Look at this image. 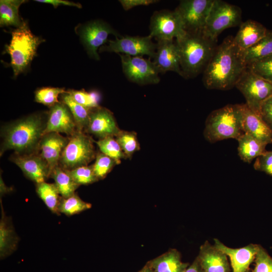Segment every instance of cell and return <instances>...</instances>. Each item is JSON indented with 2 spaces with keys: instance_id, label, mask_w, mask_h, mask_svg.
I'll return each instance as SVG.
<instances>
[{
  "instance_id": "26",
  "label": "cell",
  "mask_w": 272,
  "mask_h": 272,
  "mask_svg": "<svg viewBox=\"0 0 272 272\" xmlns=\"http://www.w3.org/2000/svg\"><path fill=\"white\" fill-rule=\"evenodd\" d=\"M272 55V31L267 30L266 35L257 43L242 53L246 67L249 64Z\"/></svg>"
},
{
  "instance_id": "39",
  "label": "cell",
  "mask_w": 272,
  "mask_h": 272,
  "mask_svg": "<svg viewBox=\"0 0 272 272\" xmlns=\"http://www.w3.org/2000/svg\"><path fill=\"white\" fill-rule=\"evenodd\" d=\"M254 262V267L251 272H272V257L260 245Z\"/></svg>"
},
{
  "instance_id": "9",
  "label": "cell",
  "mask_w": 272,
  "mask_h": 272,
  "mask_svg": "<svg viewBox=\"0 0 272 272\" xmlns=\"http://www.w3.org/2000/svg\"><path fill=\"white\" fill-rule=\"evenodd\" d=\"M76 31L88 55L97 60L100 59L97 50L108 41L109 35L112 34L115 37L122 36L109 24L101 20L79 25Z\"/></svg>"
},
{
  "instance_id": "41",
  "label": "cell",
  "mask_w": 272,
  "mask_h": 272,
  "mask_svg": "<svg viewBox=\"0 0 272 272\" xmlns=\"http://www.w3.org/2000/svg\"><path fill=\"white\" fill-rule=\"evenodd\" d=\"M259 116L272 130V96L262 103Z\"/></svg>"
},
{
  "instance_id": "42",
  "label": "cell",
  "mask_w": 272,
  "mask_h": 272,
  "mask_svg": "<svg viewBox=\"0 0 272 272\" xmlns=\"http://www.w3.org/2000/svg\"><path fill=\"white\" fill-rule=\"evenodd\" d=\"M123 9L128 11L134 7L140 6H148L159 2L156 0H120L119 1Z\"/></svg>"
},
{
  "instance_id": "28",
  "label": "cell",
  "mask_w": 272,
  "mask_h": 272,
  "mask_svg": "<svg viewBox=\"0 0 272 272\" xmlns=\"http://www.w3.org/2000/svg\"><path fill=\"white\" fill-rule=\"evenodd\" d=\"M60 97L61 102L66 105L71 111L78 130L85 132L89 124L92 108L83 106L75 102L67 91L61 94Z\"/></svg>"
},
{
  "instance_id": "40",
  "label": "cell",
  "mask_w": 272,
  "mask_h": 272,
  "mask_svg": "<svg viewBox=\"0 0 272 272\" xmlns=\"http://www.w3.org/2000/svg\"><path fill=\"white\" fill-rule=\"evenodd\" d=\"M253 167L257 171L272 176V150L266 151L256 159Z\"/></svg>"
},
{
  "instance_id": "6",
  "label": "cell",
  "mask_w": 272,
  "mask_h": 272,
  "mask_svg": "<svg viewBox=\"0 0 272 272\" xmlns=\"http://www.w3.org/2000/svg\"><path fill=\"white\" fill-rule=\"evenodd\" d=\"M63 149L59 162V166L64 170L88 165L95 159L94 142L91 137L85 132L77 130L71 137Z\"/></svg>"
},
{
  "instance_id": "15",
  "label": "cell",
  "mask_w": 272,
  "mask_h": 272,
  "mask_svg": "<svg viewBox=\"0 0 272 272\" xmlns=\"http://www.w3.org/2000/svg\"><path fill=\"white\" fill-rule=\"evenodd\" d=\"M120 131L111 111L100 106L91 109L85 133L93 134L101 139L109 137H115Z\"/></svg>"
},
{
  "instance_id": "36",
  "label": "cell",
  "mask_w": 272,
  "mask_h": 272,
  "mask_svg": "<svg viewBox=\"0 0 272 272\" xmlns=\"http://www.w3.org/2000/svg\"><path fill=\"white\" fill-rule=\"evenodd\" d=\"M65 171L79 186L92 184L99 180L94 174L92 165L82 166Z\"/></svg>"
},
{
  "instance_id": "34",
  "label": "cell",
  "mask_w": 272,
  "mask_h": 272,
  "mask_svg": "<svg viewBox=\"0 0 272 272\" xmlns=\"http://www.w3.org/2000/svg\"><path fill=\"white\" fill-rule=\"evenodd\" d=\"M66 92L64 88L42 87L35 92V101L50 108L60 102L59 96Z\"/></svg>"
},
{
  "instance_id": "35",
  "label": "cell",
  "mask_w": 272,
  "mask_h": 272,
  "mask_svg": "<svg viewBox=\"0 0 272 272\" xmlns=\"http://www.w3.org/2000/svg\"><path fill=\"white\" fill-rule=\"evenodd\" d=\"M67 92L75 102L83 106L93 108L99 106L100 97L98 92H88L84 90H69Z\"/></svg>"
},
{
  "instance_id": "38",
  "label": "cell",
  "mask_w": 272,
  "mask_h": 272,
  "mask_svg": "<svg viewBox=\"0 0 272 272\" xmlns=\"http://www.w3.org/2000/svg\"><path fill=\"white\" fill-rule=\"evenodd\" d=\"M253 74L272 84V55L246 66Z\"/></svg>"
},
{
  "instance_id": "10",
  "label": "cell",
  "mask_w": 272,
  "mask_h": 272,
  "mask_svg": "<svg viewBox=\"0 0 272 272\" xmlns=\"http://www.w3.org/2000/svg\"><path fill=\"white\" fill-rule=\"evenodd\" d=\"M152 38L147 36H130L126 35L115 37V40H108V45H104L99 49V52H110L131 56L148 55L154 58L157 49V43Z\"/></svg>"
},
{
  "instance_id": "27",
  "label": "cell",
  "mask_w": 272,
  "mask_h": 272,
  "mask_svg": "<svg viewBox=\"0 0 272 272\" xmlns=\"http://www.w3.org/2000/svg\"><path fill=\"white\" fill-rule=\"evenodd\" d=\"M25 0L0 1V26L1 27H20L23 23L19 14L20 6L26 3Z\"/></svg>"
},
{
  "instance_id": "43",
  "label": "cell",
  "mask_w": 272,
  "mask_h": 272,
  "mask_svg": "<svg viewBox=\"0 0 272 272\" xmlns=\"http://www.w3.org/2000/svg\"><path fill=\"white\" fill-rule=\"evenodd\" d=\"M39 3H45L52 5L54 8L60 5L75 7L78 8H82V5L79 3H76L64 0H35Z\"/></svg>"
},
{
  "instance_id": "1",
  "label": "cell",
  "mask_w": 272,
  "mask_h": 272,
  "mask_svg": "<svg viewBox=\"0 0 272 272\" xmlns=\"http://www.w3.org/2000/svg\"><path fill=\"white\" fill-rule=\"evenodd\" d=\"M233 38L226 37L216 47L203 71V83L208 89L228 90L235 87L246 68Z\"/></svg>"
},
{
  "instance_id": "24",
  "label": "cell",
  "mask_w": 272,
  "mask_h": 272,
  "mask_svg": "<svg viewBox=\"0 0 272 272\" xmlns=\"http://www.w3.org/2000/svg\"><path fill=\"white\" fill-rule=\"evenodd\" d=\"M148 263L153 272H184L189 266L188 263L182 261L180 253L173 249Z\"/></svg>"
},
{
  "instance_id": "20",
  "label": "cell",
  "mask_w": 272,
  "mask_h": 272,
  "mask_svg": "<svg viewBox=\"0 0 272 272\" xmlns=\"http://www.w3.org/2000/svg\"><path fill=\"white\" fill-rule=\"evenodd\" d=\"M203 272H230L228 256L206 241L200 247L197 257Z\"/></svg>"
},
{
  "instance_id": "37",
  "label": "cell",
  "mask_w": 272,
  "mask_h": 272,
  "mask_svg": "<svg viewBox=\"0 0 272 272\" xmlns=\"http://www.w3.org/2000/svg\"><path fill=\"white\" fill-rule=\"evenodd\" d=\"M95 159V163L92 165L94 174L98 180L104 179L117 165L114 159L100 152L97 153Z\"/></svg>"
},
{
  "instance_id": "7",
  "label": "cell",
  "mask_w": 272,
  "mask_h": 272,
  "mask_svg": "<svg viewBox=\"0 0 272 272\" xmlns=\"http://www.w3.org/2000/svg\"><path fill=\"white\" fill-rule=\"evenodd\" d=\"M241 9L222 0H214L208 15L203 34L214 42L227 28L240 25Z\"/></svg>"
},
{
  "instance_id": "13",
  "label": "cell",
  "mask_w": 272,
  "mask_h": 272,
  "mask_svg": "<svg viewBox=\"0 0 272 272\" xmlns=\"http://www.w3.org/2000/svg\"><path fill=\"white\" fill-rule=\"evenodd\" d=\"M118 54L121 59L123 73L128 80L140 85L159 83V71L150 58Z\"/></svg>"
},
{
  "instance_id": "12",
  "label": "cell",
  "mask_w": 272,
  "mask_h": 272,
  "mask_svg": "<svg viewBox=\"0 0 272 272\" xmlns=\"http://www.w3.org/2000/svg\"><path fill=\"white\" fill-rule=\"evenodd\" d=\"M214 0H182L175 10L187 33H201Z\"/></svg>"
},
{
  "instance_id": "30",
  "label": "cell",
  "mask_w": 272,
  "mask_h": 272,
  "mask_svg": "<svg viewBox=\"0 0 272 272\" xmlns=\"http://www.w3.org/2000/svg\"><path fill=\"white\" fill-rule=\"evenodd\" d=\"M50 177L54 180V184L63 198H67L74 194L79 187L67 172L59 165L52 170Z\"/></svg>"
},
{
  "instance_id": "2",
  "label": "cell",
  "mask_w": 272,
  "mask_h": 272,
  "mask_svg": "<svg viewBox=\"0 0 272 272\" xmlns=\"http://www.w3.org/2000/svg\"><path fill=\"white\" fill-rule=\"evenodd\" d=\"M46 121L42 114L34 113L4 126L2 131L1 156L10 150L18 154L37 152Z\"/></svg>"
},
{
  "instance_id": "8",
  "label": "cell",
  "mask_w": 272,
  "mask_h": 272,
  "mask_svg": "<svg viewBox=\"0 0 272 272\" xmlns=\"http://www.w3.org/2000/svg\"><path fill=\"white\" fill-rule=\"evenodd\" d=\"M235 87L245 99V104L259 115L262 103L272 96V84L262 79L246 68Z\"/></svg>"
},
{
  "instance_id": "25",
  "label": "cell",
  "mask_w": 272,
  "mask_h": 272,
  "mask_svg": "<svg viewBox=\"0 0 272 272\" xmlns=\"http://www.w3.org/2000/svg\"><path fill=\"white\" fill-rule=\"evenodd\" d=\"M237 141L238 154L245 162L250 163L266 151V145L248 133H243Z\"/></svg>"
},
{
  "instance_id": "33",
  "label": "cell",
  "mask_w": 272,
  "mask_h": 272,
  "mask_svg": "<svg viewBox=\"0 0 272 272\" xmlns=\"http://www.w3.org/2000/svg\"><path fill=\"white\" fill-rule=\"evenodd\" d=\"M115 139L126 158H131L133 154L140 149L135 132L121 130Z\"/></svg>"
},
{
  "instance_id": "21",
  "label": "cell",
  "mask_w": 272,
  "mask_h": 272,
  "mask_svg": "<svg viewBox=\"0 0 272 272\" xmlns=\"http://www.w3.org/2000/svg\"><path fill=\"white\" fill-rule=\"evenodd\" d=\"M267 30L261 23L248 20L241 24L233 42L242 53L260 41L266 34Z\"/></svg>"
},
{
  "instance_id": "44",
  "label": "cell",
  "mask_w": 272,
  "mask_h": 272,
  "mask_svg": "<svg viewBox=\"0 0 272 272\" xmlns=\"http://www.w3.org/2000/svg\"><path fill=\"white\" fill-rule=\"evenodd\" d=\"M184 272H203L196 257L192 263L189 265Z\"/></svg>"
},
{
  "instance_id": "29",
  "label": "cell",
  "mask_w": 272,
  "mask_h": 272,
  "mask_svg": "<svg viewBox=\"0 0 272 272\" xmlns=\"http://www.w3.org/2000/svg\"><path fill=\"white\" fill-rule=\"evenodd\" d=\"M36 191L39 197L52 213L60 214L59 205L62 197L54 183L45 181L36 184Z\"/></svg>"
},
{
  "instance_id": "47",
  "label": "cell",
  "mask_w": 272,
  "mask_h": 272,
  "mask_svg": "<svg viewBox=\"0 0 272 272\" xmlns=\"http://www.w3.org/2000/svg\"><path fill=\"white\" fill-rule=\"evenodd\" d=\"M248 272H249V271Z\"/></svg>"
},
{
  "instance_id": "11",
  "label": "cell",
  "mask_w": 272,
  "mask_h": 272,
  "mask_svg": "<svg viewBox=\"0 0 272 272\" xmlns=\"http://www.w3.org/2000/svg\"><path fill=\"white\" fill-rule=\"evenodd\" d=\"M185 33L181 19L175 10H163L153 13L149 35L157 41L177 39Z\"/></svg>"
},
{
  "instance_id": "31",
  "label": "cell",
  "mask_w": 272,
  "mask_h": 272,
  "mask_svg": "<svg viewBox=\"0 0 272 272\" xmlns=\"http://www.w3.org/2000/svg\"><path fill=\"white\" fill-rule=\"evenodd\" d=\"M91 203L83 200L77 193L67 197H61L59 205V212L67 216L78 214L90 209Z\"/></svg>"
},
{
  "instance_id": "32",
  "label": "cell",
  "mask_w": 272,
  "mask_h": 272,
  "mask_svg": "<svg viewBox=\"0 0 272 272\" xmlns=\"http://www.w3.org/2000/svg\"><path fill=\"white\" fill-rule=\"evenodd\" d=\"M100 152L114 159L119 164L122 159H127L119 144L113 137H109L95 142Z\"/></svg>"
},
{
  "instance_id": "22",
  "label": "cell",
  "mask_w": 272,
  "mask_h": 272,
  "mask_svg": "<svg viewBox=\"0 0 272 272\" xmlns=\"http://www.w3.org/2000/svg\"><path fill=\"white\" fill-rule=\"evenodd\" d=\"M243 131L265 145L272 144V130L261 117L244 104Z\"/></svg>"
},
{
  "instance_id": "4",
  "label": "cell",
  "mask_w": 272,
  "mask_h": 272,
  "mask_svg": "<svg viewBox=\"0 0 272 272\" xmlns=\"http://www.w3.org/2000/svg\"><path fill=\"white\" fill-rule=\"evenodd\" d=\"M244 104H228L211 112L207 117L203 135L211 143L237 139L244 132Z\"/></svg>"
},
{
  "instance_id": "16",
  "label": "cell",
  "mask_w": 272,
  "mask_h": 272,
  "mask_svg": "<svg viewBox=\"0 0 272 272\" xmlns=\"http://www.w3.org/2000/svg\"><path fill=\"white\" fill-rule=\"evenodd\" d=\"M77 130L76 123L66 105L60 101L49 108L44 134L55 132L71 137Z\"/></svg>"
},
{
  "instance_id": "3",
  "label": "cell",
  "mask_w": 272,
  "mask_h": 272,
  "mask_svg": "<svg viewBox=\"0 0 272 272\" xmlns=\"http://www.w3.org/2000/svg\"><path fill=\"white\" fill-rule=\"evenodd\" d=\"M182 77L191 78L204 71L216 48L203 32L187 33L176 39Z\"/></svg>"
},
{
  "instance_id": "18",
  "label": "cell",
  "mask_w": 272,
  "mask_h": 272,
  "mask_svg": "<svg viewBox=\"0 0 272 272\" xmlns=\"http://www.w3.org/2000/svg\"><path fill=\"white\" fill-rule=\"evenodd\" d=\"M214 245L229 258L233 272H248L251 263L254 261L259 245L250 244L246 246L232 248L215 239Z\"/></svg>"
},
{
  "instance_id": "5",
  "label": "cell",
  "mask_w": 272,
  "mask_h": 272,
  "mask_svg": "<svg viewBox=\"0 0 272 272\" xmlns=\"http://www.w3.org/2000/svg\"><path fill=\"white\" fill-rule=\"evenodd\" d=\"M11 35L10 43L5 45L3 53L10 55V64L16 78L29 67L37 55L39 45L45 40L33 34L26 21L20 27L12 30Z\"/></svg>"
},
{
  "instance_id": "14",
  "label": "cell",
  "mask_w": 272,
  "mask_h": 272,
  "mask_svg": "<svg viewBox=\"0 0 272 272\" xmlns=\"http://www.w3.org/2000/svg\"><path fill=\"white\" fill-rule=\"evenodd\" d=\"M10 160L21 169L26 177L36 184L45 182L50 177L48 164L37 152L29 154L14 153Z\"/></svg>"
},
{
  "instance_id": "23",
  "label": "cell",
  "mask_w": 272,
  "mask_h": 272,
  "mask_svg": "<svg viewBox=\"0 0 272 272\" xmlns=\"http://www.w3.org/2000/svg\"><path fill=\"white\" fill-rule=\"evenodd\" d=\"M1 204V218L0 220V257L1 259L7 257L17 249L19 237L16 234L10 218L8 217Z\"/></svg>"
},
{
  "instance_id": "17",
  "label": "cell",
  "mask_w": 272,
  "mask_h": 272,
  "mask_svg": "<svg viewBox=\"0 0 272 272\" xmlns=\"http://www.w3.org/2000/svg\"><path fill=\"white\" fill-rule=\"evenodd\" d=\"M69 139V137H64L55 132L47 133L42 135L37 153L48 164L50 173L55 167L59 165L62 152Z\"/></svg>"
},
{
  "instance_id": "19",
  "label": "cell",
  "mask_w": 272,
  "mask_h": 272,
  "mask_svg": "<svg viewBox=\"0 0 272 272\" xmlns=\"http://www.w3.org/2000/svg\"><path fill=\"white\" fill-rule=\"evenodd\" d=\"M153 59L160 73L172 71L182 77L178 48L173 40L158 41Z\"/></svg>"
},
{
  "instance_id": "46",
  "label": "cell",
  "mask_w": 272,
  "mask_h": 272,
  "mask_svg": "<svg viewBox=\"0 0 272 272\" xmlns=\"http://www.w3.org/2000/svg\"><path fill=\"white\" fill-rule=\"evenodd\" d=\"M138 272H153V270L149 264L147 263V264Z\"/></svg>"
},
{
  "instance_id": "45",
  "label": "cell",
  "mask_w": 272,
  "mask_h": 272,
  "mask_svg": "<svg viewBox=\"0 0 272 272\" xmlns=\"http://www.w3.org/2000/svg\"><path fill=\"white\" fill-rule=\"evenodd\" d=\"M12 188L11 187H9L7 186L5 183H4L3 179L2 178V177L1 176V180H0V194H1V197L3 196L4 195L12 191Z\"/></svg>"
}]
</instances>
